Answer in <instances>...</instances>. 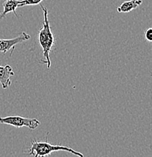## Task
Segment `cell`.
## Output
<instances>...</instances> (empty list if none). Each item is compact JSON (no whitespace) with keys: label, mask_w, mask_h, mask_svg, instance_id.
<instances>
[{"label":"cell","mask_w":152,"mask_h":157,"mask_svg":"<svg viewBox=\"0 0 152 157\" xmlns=\"http://www.w3.org/2000/svg\"><path fill=\"white\" fill-rule=\"evenodd\" d=\"M43 0H21L19 7H24L27 6H36L40 5Z\"/></svg>","instance_id":"8"},{"label":"cell","mask_w":152,"mask_h":157,"mask_svg":"<svg viewBox=\"0 0 152 157\" xmlns=\"http://www.w3.org/2000/svg\"><path fill=\"white\" fill-rule=\"evenodd\" d=\"M48 135L49 132H47L45 141H40L34 138L31 141L30 148L24 151V153H27L29 156H33V157H46L54 152L65 151L78 157H84V155L80 152L76 151L69 147L61 144H52L49 143L47 140Z\"/></svg>","instance_id":"2"},{"label":"cell","mask_w":152,"mask_h":157,"mask_svg":"<svg viewBox=\"0 0 152 157\" xmlns=\"http://www.w3.org/2000/svg\"><path fill=\"white\" fill-rule=\"evenodd\" d=\"M0 124L11 125L15 128L27 127L30 130H34L40 125V122L34 118H26L20 116H9L6 117H0Z\"/></svg>","instance_id":"3"},{"label":"cell","mask_w":152,"mask_h":157,"mask_svg":"<svg viewBox=\"0 0 152 157\" xmlns=\"http://www.w3.org/2000/svg\"><path fill=\"white\" fill-rule=\"evenodd\" d=\"M144 36L145 39L149 42H152V28H148L144 33Z\"/></svg>","instance_id":"9"},{"label":"cell","mask_w":152,"mask_h":157,"mask_svg":"<svg viewBox=\"0 0 152 157\" xmlns=\"http://www.w3.org/2000/svg\"><path fill=\"white\" fill-rule=\"evenodd\" d=\"M40 5V8L43 12V22L42 27L39 30L38 40L43 54V60H40V63H45L47 69L51 67V60L49 53L55 45V37L51 30L49 20V11L45 7Z\"/></svg>","instance_id":"1"},{"label":"cell","mask_w":152,"mask_h":157,"mask_svg":"<svg viewBox=\"0 0 152 157\" xmlns=\"http://www.w3.org/2000/svg\"><path fill=\"white\" fill-rule=\"evenodd\" d=\"M14 76V73L10 65L0 66V84L3 89H7L11 85V77Z\"/></svg>","instance_id":"5"},{"label":"cell","mask_w":152,"mask_h":157,"mask_svg":"<svg viewBox=\"0 0 152 157\" xmlns=\"http://www.w3.org/2000/svg\"><path fill=\"white\" fill-rule=\"evenodd\" d=\"M30 39V36L29 34L26 33L25 32H22L14 38L0 39V52L5 55L10 51V56H11L14 48H15L16 45L29 40Z\"/></svg>","instance_id":"4"},{"label":"cell","mask_w":152,"mask_h":157,"mask_svg":"<svg viewBox=\"0 0 152 157\" xmlns=\"http://www.w3.org/2000/svg\"><path fill=\"white\" fill-rule=\"evenodd\" d=\"M21 3V0H6L3 2V11L0 13V20L3 19L8 14L13 12L14 15L18 17L16 9L19 8V5Z\"/></svg>","instance_id":"6"},{"label":"cell","mask_w":152,"mask_h":157,"mask_svg":"<svg viewBox=\"0 0 152 157\" xmlns=\"http://www.w3.org/2000/svg\"><path fill=\"white\" fill-rule=\"evenodd\" d=\"M142 3V0H128L117 7V11L118 13H129L137 9Z\"/></svg>","instance_id":"7"}]
</instances>
